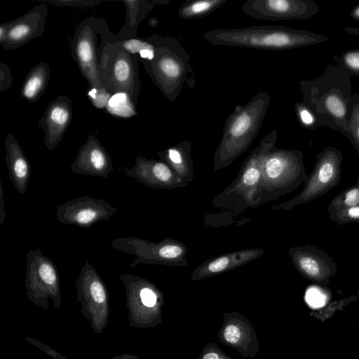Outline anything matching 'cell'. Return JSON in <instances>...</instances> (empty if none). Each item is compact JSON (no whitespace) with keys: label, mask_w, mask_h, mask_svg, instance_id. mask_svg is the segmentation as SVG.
<instances>
[{"label":"cell","mask_w":359,"mask_h":359,"mask_svg":"<svg viewBox=\"0 0 359 359\" xmlns=\"http://www.w3.org/2000/svg\"><path fill=\"white\" fill-rule=\"evenodd\" d=\"M347 74L341 67L331 66L320 77L312 81L300 82L303 102L314 99L304 104L314 114L316 119L321 118L323 124L337 130H348L351 116L349 104L352 97L349 79L342 83L349 77L342 81Z\"/></svg>","instance_id":"obj_1"},{"label":"cell","mask_w":359,"mask_h":359,"mask_svg":"<svg viewBox=\"0 0 359 359\" xmlns=\"http://www.w3.org/2000/svg\"><path fill=\"white\" fill-rule=\"evenodd\" d=\"M202 36L212 45L268 50H289L327 40L323 36L279 25L215 29Z\"/></svg>","instance_id":"obj_2"},{"label":"cell","mask_w":359,"mask_h":359,"mask_svg":"<svg viewBox=\"0 0 359 359\" xmlns=\"http://www.w3.org/2000/svg\"><path fill=\"white\" fill-rule=\"evenodd\" d=\"M154 45L155 55L150 61L142 60L154 84L170 101L175 102L182 91L188 75L194 72L191 58L173 36L154 34L147 38Z\"/></svg>","instance_id":"obj_3"},{"label":"cell","mask_w":359,"mask_h":359,"mask_svg":"<svg viewBox=\"0 0 359 359\" xmlns=\"http://www.w3.org/2000/svg\"><path fill=\"white\" fill-rule=\"evenodd\" d=\"M270 100L266 92H259L244 106H237L226 118L215 153L217 161L233 159L250 145L261 129Z\"/></svg>","instance_id":"obj_4"},{"label":"cell","mask_w":359,"mask_h":359,"mask_svg":"<svg viewBox=\"0 0 359 359\" xmlns=\"http://www.w3.org/2000/svg\"><path fill=\"white\" fill-rule=\"evenodd\" d=\"M98 73L102 86L112 94L125 93L135 104L137 102L140 90L137 57L114 40L111 32L100 50Z\"/></svg>","instance_id":"obj_5"},{"label":"cell","mask_w":359,"mask_h":359,"mask_svg":"<svg viewBox=\"0 0 359 359\" xmlns=\"http://www.w3.org/2000/svg\"><path fill=\"white\" fill-rule=\"evenodd\" d=\"M110 33L108 24L103 19L88 17L81 21L74 32L72 56L88 88L103 87L98 73V56L105 38Z\"/></svg>","instance_id":"obj_6"},{"label":"cell","mask_w":359,"mask_h":359,"mask_svg":"<svg viewBox=\"0 0 359 359\" xmlns=\"http://www.w3.org/2000/svg\"><path fill=\"white\" fill-rule=\"evenodd\" d=\"M25 288L28 299L46 311L48 299L53 307H61L62 291L57 266L40 249H31L26 255Z\"/></svg>","instance_id":"obj_7"},{"label":"cell","mask_w":359,"mask_h":359,"mask_svg":"<svg viewBox=\"0 0 359 359\" xmlns=\"http://www.w3.org/2000/svg\"><path fill=\"white\" fill-rule=\"evenodd\" d=\"M75 287L83 316L87 318L93 330L100 334L109 321V292L99 273L88 261L81 267Z\"/></svg>","instance_id":"obj_8"},{"label":"cell","mask_w":359,"mask_h":359,"mask_svg":"<svg viewBox=\"0 0 359 359\" xmlns=\"http://www.w3.org/2000/svg\"><path fill=\"white\" fill-rule=\"evenodd\" d=\"M342 161V154L333 147H328L317 154L313 171L302 191L291 201L282 204L281 208L290 209L309 203L338 186L341 179Z\"/></svg>","instance_id":"obj_9"},{"label":"cell","mask_w":359,"mask_h":359,"mask_svg":"<svg viewBox=\"0 0 359 359\" xmlns=\"http://www.w3.org/2000/svg\"><path fill=\"white\" fill-rule=\"evenodd\" d=\"M242 10L245 15L258 20H286L310 18L319 8L310 0H248Z\"/></svg>","instance_id":"obj_10"},{"label":"cell","mask_w":359,"mask_h":359,"mask_svg":"<svg viewBox=\"0 0 359 359\" xmlns=\"http://www.w3.org/2000/svg\"><path fill=\"white\" fill-rule=\"evenodd\" d=\"M116 212L115 207L103 199L81 196L60 204L56 219L64 224L88 228L100 221L109 219Z\"/></svg>","instance_id":"obj_11"},{"label":"cell","mask_w":359,"mask_h":359,"mask_svg":"<svg viewBox=\"0 0 359 359\" xmlns=\"http://www.w3.org/2000/svg\"><path fill=\"white\" fill-rule=\"evenodd\" d=\"M290 255L299 272L319 285L327 286L337 272V265L334 259L316 246L294 247L290 249Z\"/></svg>","instance_id":"obj_12"},{"label":"cell","mask_w":359,"mask_h":359,"mask_svg":"<svg viewBox=\"0 0 359 359\" xmlns=\"http://www.w3.org/2000/svg\"><path fill=\"white\" fill-rule=\"evenodd\" d=\"M126 293L128 318L130 326L142 327L146 325V311L153 309L157 304V295L149 284L139 276L120 275Z\"/></svg>","instance_id":"obj_13"},{"label":"cell","mask_w":359,"mask_h":359,"mask_svg":"<svg viewBox=\"0 0 359 359\" xmlns=\"http://www.w3.org/2000/svg\"><path fill=\"white\" fill-rule=\"evenodd\" d=\"M48 8L46 4L34 6L19 18L6 22L7 34L1 45L6 50H14L42 35L46 27Z\"/></svg>","instance_id":"obj_14"},{"label":"cell","mask_w":359,"mask_h":359,"mask_svg":"<svg viewBox=\"0 0 359 359\" xmlns=\"http://www.w3.org/2000/svg\"><path fill=\"white\" fill-rule=\"evenodd\" d=\"M73 116L72 101L65 95L50 102L39 126L44 132V144L49 151L55 149L61 142L72 121Z\"/></svg>","instance_id":"obj_15"},{"label":"cell","mask_w":359,"mask_h":359,"mask_svg":"<svg viewBox=\"0 0 359 359\" xmlns=\"http://www.w3.org/2000/svg\"><path fill=\"white\" fill-rule=\"evenodd\" d=\"M71 170L79 175L107 179L114 170V165L109 154L97 138L89 135L79 148Z\"/></svg>","instance_id":"obj_16"},{"label":"cell","mask_w":359,"mask_h":359,"mask_svg":"<svg viewBox=\"0 0 359 359\" xmlns=\"http://www.w3.org/2000/svg\"><path fill=\"white\" fill-rule=\"evenodd\" d=\"M5 161L8 177L20 194L27 191L31 176V166L21 146L12 133L5 140Z\"/></svg>","instance_id":"obj_17"},{"label":"cell","mask_w":359,"mask_h":359,"mask_svg":"<svg viewBox=\"0 0 359 359\" xmlns=\"http://www.w3.org/2000/svg\"><path fill=\"white\" fill-rule=\"evenodd\" d=\"M121 170L126 176L154 187L165 185L172 177L171 170L163 162L147 159L140 156L136 158L133 168L123 167Z\"/></svg>","instance_id":"obj_18"},{"label":"cell","mask_w":359,"mask_h":359,"mask_svg":"<svg viewBox=\"0 0 359 359\" xmlns=\"http://www.w3.org/2000/svg\"><path fill=\"white\" fill-rule=\"evenodd\" d=\"M126 9V18L123 26L117 34H114V39L122 40L135 38L138 26L156 4H166L168 1L127 0L123 1Z\"/></svg>","instance_id":"obj_19"},{"label":"cell","mask_w":359,"mask_h":359,"mask_svg":"<svg viewBox=\"0 0 359 359\" xmlns=\"http://www.w3.org/2000/svg\"><path fill=\"white\" fill-rule=\"evenodd\" d=\"M50 77V67L45 62L35 65L24 80L20 97L26 101L35 102L45 93Z\"/></svg>","instance_id":"obj_20"},{"label":"cell","mask_w":359,"mask_h":359,"mask_svg":"<svg viewBox=\"0 0 359 359\" xmlns=\"http://www.w3.org/2000/svg\"><path fill=\"white\" fill-rule=\"evenodd\" d=\"M227 0H191L184 1L178 10V15L185 20L207 16L222 6Z\"/></svg>","instance_id":"obj_21"},{"label":"cell","mask_w":359,"mask_h":359,"mask_svg":"<svg viewBox=\"0 0 359 359\" xmlns=\"http://www.w3.org/2000/svg\"><path fill=\"white\" fill-rule=\"evenodd\" d=\"M106 109L110 114L119 118H127L136 114L135 104L125 93L113 94Z\"/></svg>","instance_id":"obj_22"},{"label":"cell","mask_w":359,"mask_h":359,"mask_svg":"<svg viewBox=\"0 0 359 359\" xmlns=\"http://www.w3.org/2000/svg\"><path fill=\"white\" fill-rule=\"evenodd\" d=\"M116 40L129 53L133 55L138 54L141 61H150L153 60L154 57V46L147 39H142L135 37L122 40Z\"/></svg>","instance_id":"obj_23"},{"label":"cell","mask_w":359,"mask_h":359,"mask_svg":"<svg viewBox=\"0 0 359 359\" xmlns=\"http://www.w3.org/2000/svg\"><path fill=\"white\" fill-rule=\"evenodd\" d=\"M357 205H359V185L355 184L334 197L327 208V212Z\"/></svg>","instance_id":"obj_24"},{"label":"cell","mask_w":359,"mask_h":359,"mask_svg":"<svg viewBox=\"0 0 359 359\" xmlns=\"http://www.w3.org/2000/svg\"><path fill=\"white\" fill-rule=\"evenodd\" d=\"M255 255L254 252H241L238 254L233 255V256H223L212 262H210L206 266V269L210 273H218L224 271L225 269H228L231 266H234V264H231L235 263L238 264L239 262H243L244 260L250 259L252 256Z\"/></svg>","instance_id":"obj_25"},{"label":"cell","mask_w":359,"mask_h":359,"mask_svg":"<svg viewBox=\"0 0 359 359\" xmlns=\"http://www.w3.org/2000/svg\"><path fill=\"white\" fill-rule=\"evenodd\" d=\"M356 295H351L343 299L329 303L325 308L313 311L311 315L321 321L330 318L335 312L341 310L348 303L357 299Z\"/></svg>","instance_id":"obj_26"},{"label":"cell","mask_w":359,"mask_h":359,"mask_svg":"<svg viewBox=\"0 0 359 359\" xmlns=\"http://www.w3.org/2000/svg\"><path fill=\"white\" fill-rule=\"evenodd\" d=\"M330 219L339 225L359 222V205L328 212Z\"/></svg>","instance_id":"obj_27"},{"label":"cell","mask_w":359,"mask_h":359,"mask_svg":"<svg viewBox=\"0 0 359 359\" xmlns=\"http://www.w3.org/2000/svg\"><path fill=\"white\" fill-rule=\"evenodd\" d=\"M112 93L104 87L100 88H88L87 96L95 107L98 109L106 108Z\"/></svg>","instance_id":"obj_28"},{"label":"cell","mask_w":359,"mask_h":359,"mask_svg":"<svg viewBox=\"0 0 359 359\" xmlns=\"http://www.w3.org/2000/svg\"><path fill=\"white\" fill-rule=\"evenodd\" d=\"M341 67L348 74L359 75V50H352L344 53L341 57Z\"/></svg>","instance_id":"obj_29"},{"label":"cell","mask_w":359,"mask_h":359,"mask_svg":"<svg viewBox=\"0 0 359 359\" xmlns=\"http://www.w3.org/2000/svg\"><path fill=\"white\" fill-rule=\"evenodd\" d=\"M295 109L301 123L304 126L311 128L317 123V119L314 114L302 102L296 104Z\"/></svg>","instance_id":"obj_30"},{"label":"cell","mask_w":359,"mask_h":359,"mask_svg":"<svg viewBox=\"0 0 359 359\" xmlns=\"http://www.w3.org/2000/svg\"><path fill=\"white\" fill-rule=\"evenodd\" d=\"M46 2L58 6L84 7L93 6L101 3L97 0H47Z\"/></svg>","instance_id":"obj_31"},{"label":"cell","mask_w":359,"mask_h":359,"mask_svg":"<svg viewBox=\"0 0 359 359\" xmlns=\"http://www.w3.org/2000/svg\"><path fill=\"white\" fill-rule=\"evenodd\" d=\"M25 339L31 344L35 346L36 348L50 355L53 359H69L65 355L59 353L54 348L50 347L46 344L37 340L34 337H25Z\"/></svg>","instance_id":"obj_32"},{"label":"cell","mask_w":359,"mask_h":359,"mask_svg":"<svg viewBox=\"0 0 359 359\" xmlns=\"http://www.w3.org/2000/svg\"><path fill=\"white\" fill-rule=\"evenodd\" d=\"M13 82L11 68L4 62L0 63V92L8 90Z\"/></svg>","instance_id":"obj_33"},{"label":"cell","mask_w":359,"mask_h":359,"mask_svg":"<svg viewBox=\"0 0 359 359\" xmlns=\"http://www.w3.org/2000/svg\"><path fill=\"white\" fill-rule=\"evenodd\" d=\"M306 301L311 306L315 308L323 307L326 304L324 294L315 290L308 291Z\"/></svg>","instance_id":"obj_34"},{"label":"cell","mask_w":359,"mask_h":359,"mask_svg":"<svg viewBox=\"0 0 359 359\" xmlns=\"http://www.w3.org/2000/svg\"><path fill=\"white\" fill-rule=\"evenodd\" d=\"M346 131L345 134L359 153V123L349 119Z\"/></svg>","instance_id":"obj_35"},{"label":"cell","mask_w":359,"mask_h":359,"mask_svg":"<svg viewBox=\"0 0 359 359\" xmlns=\"http://www.w3.org/2000/svg\"><path fill=\"white\" fill-rule=\"evenodd\" d=\"M224 337L228 342L232 344L236 343L240 339V330L234 325H229L226 326L224 330Z\"/></svg>","instance_id":"obj_36"},{"label":"cell","mask_w":359,"mask_h":359,"mask_svg":"<svg viewBox=\"0 0 359 359\" xmlns=\"http://www.w3.org/2000/svg\"><path fill=\"white\" fill-rule=\"evenodd\" d=\"M351 120L359 123V101H355L352 97L350 101Z\"/></svg>","instance_id":"obj_37"},{"label":"cell","mask_w":359,"mask_h":359,"mask_svg":"<svg viewBox=\"0 0 359 359\" xmlns=\"http://www.w3.org/2000/svg\"><path fill=\"white\" fill-rule=\"evenodd\" d=\"M0 201H1V208H0V224L2 226H4V223L5 220V209H4V202L3 199V189H2V185L1 183H0Z\"/></svg>","instance_id":"obj_38"},{"label":"cell","mask_w":359,"mask_h":359,"mask_svg":"<svg viewBox=\"0 0 359 359\" xmlns=\"http://www.w3.org/2000/svg\"><path fill=\"white\" fill-rule=\"evenodd\" d=\"M7 34V29L6 26V23H2L0 25V44L1 46L4 43L6 40Z\"/></svg>","instance_id":"obj_39"},{"label":"cell","mask_w":359,"mask_h":359,"mask_svg":"<svg viewBox=\"0 0 359 359\" xmlns=\"http://www.w3.org/2000/svg\"><path fill=\"white\" fill-rule=\"evenodd\" d=\"M111 359H140L137 356L132 353H123L119 355H115Z\"/></svg>","instance_id":"obj_40"},{"label":"cell","mask_w":359,"mask_h":359,"mask_svg":"<svg viewBox=\"0 0 359 359\" xmlns=\"http://www.w3.org/2000/svg\"><path fill=\"white\" fill-rule=\"evenodd\" d=\"M351 15L353 18L359 20V5L352 10Z\"/></svg>","instance_id":"obj_41"},{"label":"cell","mask_w":359,"mask_h":359,"mask_svg":"<svg viewBox=\"0 0 359 359\" xmlns=\"http://www.w3.org/2000/svg\"><path fill=\"white\" fill-rule=\"evenodd\" d=\"M218 355L215 353H209L204 355L203 359H218Z\"/></svg>","instance_id":"obj_42"},{"label":"cell","mask_w":359,"mask_h":359,"mask_svg":"<svg viewBox=\"0 0 359 359\" xmlns=\"http://www.w3.org/2000/svg\"><path fill=\"white\" fill-rule=\"evenodd\" d=\"M358 154H359V153H358ZM355 184H358L359 185V175H358V180H357V181L355 182Z\"/></svg>","instance_id":"obj_43"},{"label":"cell","mask_w":359,"mask_h":359,"mask_svg":"<svg viewBox=\"0 0 359 359\" xmlns=\"http://www.w3.org/2000/svg\"><path fill=\"white\" fill-rule=\"evenodd\" d=\"M356 297H357V298H358V299H359V290H358V293H357Z\"/></svg>","instance_id":"obj_44"}]
</instances>
